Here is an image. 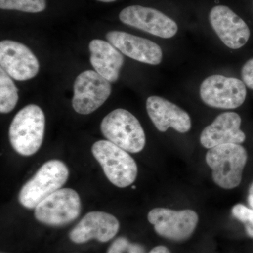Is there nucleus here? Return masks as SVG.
<instances>
[{
	"label": "nucleus",
	"mask_w": 253,
	"mask_h": 253,
	"mask_svg": "<svg viewBox=\"0 0 253 253\" xmlns=\"http://www.w3.org/2000/svg\"><path fill=\"white\" fill-rule=\"evenodd\" d=\"M45 129V116L37 105L25 106L9 126L10 144L18 154L30 156L41 147Z\"/></svg>",
	"instance_id": "f257e3e1"
},
{
	"label": "nucleus",
	"mask_w": 253,
	"mask_h": 253,
	"mask_svg": "<svg viewBox=\"0 0 253 253\" xmlns=\"http://www.w3.org/2000/svg\"><path fill=\"white\" fill-rule=\"evenodd\" d=\"M247 160L246 150L236 144L213 147L206 156V163L212 169L213 181L225 189H234L241 184Z\"/></svg>",
	"instance_id": "f03ea898"
},
{
	"label": "nucleus",
	"mask_w": 253,
	"mask_h": 253,
	"mask_svg": "<svg viewBox=\"0 0 253 253\" xmlns=\"http://www.w3.org/2000/svg\"><path fill=\"white\" fill-rule=\"evenodd\" d=\"M68 176L69 170L65 163L59 160L47 161L23 186L18 196L20 204L28 209H34L43 200L61 189Z\"/></svg>",
	"instance_id": "7ed1b4c3"
},
{
	"label": "nucleus",
	"mask_w": 253,
	"mask_h": 253,
	"mask_svg": "<svg viewBox=\"0 0 253 253\" xmlns=\"http://www.w3.org/2000/svg\"><path fill=\"white\" fill-rule=\"evenodd\" d=\"M103 135L127 152L136 154L144 149L146 136L137 118L126 110L109 113L101 123Z\"/></svg>",
	"instance_id": "20e7f679"
},
{
	"label": "nucleus",
	"mask_w": 253,
	"mask_h": 253,
	"mask_svg": "<svg viewBox=\"0 0 253 253\" xmlns=\"http://www.w3.org/2000/svg\"><path fill=\"white\" fill-rule=\"evenodd\" d=\"M91 151L113 185L125 188L134 182L138 174L137 166L127 151L106 140L95 142Z\"/></svg>",
	"instance_id": "39448f33"
},
{
	"label": "nucleus",
	"mask_w": 253,
	"mask_h": 253,
	"mask_svg": "<svg viewBox=\"0 0 253 253\" xmlns=\"http://www.w3.org/2000/svg\"><path fill=\"white\" fill-rule=\"evenodd\" d=\"M247 91L244 82L236 78L212 75L206 78L200 86V96L210 107L234 109L246 101Z\"/></svg>",
	"instance_id": "423d86ee"
},
{
	"label": "nucleus",
	"mask_w": 253,
	"mask_h": 253,
	"mask_svg": "<svg viewBox=\"0 0 253 253\" xmlns=\"http://www.w3.org/2000/svg\"><path fill=\"white\" fill-rule=\"evenodd\" d=\"M81 208V198L75 190L61 189L35 208V217L46 225L64 226L79 217Z\"/></svg>",
	"instance_id": "0eeeda50"
},
{
	"label": "nucleus",
	"mask_w": 253,
	"mask_h": 253,
	"mask_svg": "<svg viewBox=\"0 0 253 253\" xmlns=\"http://www.w3.org/2000/svg\"><path fill=\"white\" fill-rule=\"evenodd\" d=\"M73 89V108L82 115L94 112L106 102L111 93L110 82L90 70L78 75Z\"/></svg>",
	"instance_id": "6e6552de"
},
{
	"label": "nucleus",
	"mask_w": 253,
	"mask_h": 253,
	"mask_svg": "<svg viewBox=\"0 0 253 253\" xmlns=\"http://www.w3.org/2000/svg\"><path fill=\"white\" fill-rule=\"evenodd\" d=\"M148 220L154 225L158 235L171 241H183L194 232L199 216L191 210L176 211L158 208L150 211Z\"/></svg>",
	"instance_id": "1a4fd4ad"
},
{
	"label": "nucleus",
	"mask_w": 253,
	"mask_h": 253,
	"mask_svg": "<svg viewBox=\"0 0 253 253\" xmlns=\"http://www.w3.org/2000/svg\"><path fill=\"white\" fill-rule=\"evenodd\" d=\"M121 22L159 38H173L178 31V26L172 18L153 8L139 5L127 6L119 14Z\"/></svg>",
	"instance_id": "9d476101"
},
{
	"label": "nucleus",
	"mask_w": 253,
	"mask_h": 253,
	"mask_svg": "<svg viewBox=\"0 0 253 253\" xmlns=\"http://www.w3.org/2000/svg\"><path fill=\"white\" fill-rule=\"evenodd\" d=\"M0 66L18 81L36 77L40 70L39 61L33 51L22 43L10 40L0 42Z\"/></svg>",
	"instance_id": "9b49d317"
},
{
	"label": "nucleus",
	"mask_w": 253,
	"mask_h": 253,
	"mask_svg": "<svg viewBox=\"0 0 253 253\" xmlns=\"http://www.w3.org/2000/svg\"><path fill=\"white\" fill-rule=\"evenodd\" d=\"M209 20L212 29L227 47L239 49L249 41V26L228 6H214L210 12Z\"/></svg>",
	"instance_id": "f8f14e48"
},
{
	"label": "nucleus",
	"mask_w": 253,
	"mask_h": 253,
	"mask_svg": "<svg viewBox=\"0 0 253 253\" xmlns=\"http://www.w3.org/2000/svg\"><path fill=\"white\" fill-rule=\"evenodd\" d=\"M119 228V221L112 214L94 211L87 213L73 228L69 238L77 244H84L92 239L106 243L117 234Z\"/></svg>",
	"instance_id": "ddd939ff"
},
{
	"label": "nucleus",
	"mask_w": 253,
	"mask_h": 253,
	"mask_svg": "<svg viewBox=\"0 0 253 253\" xmlns=\"http://www.w3.org/2000/svg\"><path fill=\"white\" fill-rule=\"evenodd\" d=\"M106 38L122 54L131 59L154 66L162 61L163 51L161 46L146 38L117 31L109 32Z\"/></svg>",
	"instance_id": "4468645a"
},
{
	"label": "nucleus",
	"mask_w": 253,
	"mask_h": 253,
	"mask_svg": "<svg viewBox=\"0 0 253 253\" xmlns=\"http://www.w3.org/2000/svg\"><path fill=\"white\" fill-rule=\"evenodd\" d=\"M146 110L150 119L161 132H165L170 127L181 134L191 129L189 115L177 105L164 98L149 96L146 101Z\"/></svg>",
	"instance_id": "2eb2a0df"
},
{
	"label": "nucleus",
	"mask_w": 253,
	"mask_h": 253,
	"mask_svg": "<svg viewBox=\"0 0 253 253\" xmlns=\"http://www.w3.org/2000/svg\"><path fill=\"white\" fill-rule=\"evenodd\" d=\"M241 118L234 112L221 113L201 132L200 141L206 149L220 145L240 144L246 140V134L241 129Z\"/></svg>",
	"instance_id": "dca6fc26"
},
{
	"label": "nucleus",
	"mask_w": 253,
	"mask_h": 253,
	"mask_svg": "<svg viewBox=\"0 0 253 253\" xmlns=\"http://www.w3.org/2000/svg\"><path fill=\"white\" fill-rule=\"evenodd\" d=\"M90 62L100 76L114 83L119 78L124 57L121 51L109 42L95 39L89 44Z\"/></svg>",
	"instance_id": "f3484780"
},
{
	"label": "nucleus",
	"mask_w": 253,
	"mask_h": 253,
	"mask_svg": "<svg viewBox=\"0 0 253 253\" xmlns=\"http://www.w3.org/2000/svg\"><path fill=\"white\" fill-rule=\"evenodd\" d=\"M18 101V89L13 78L0 68V112L9 113L14 109Z\"/></svg>",
	"instance_id": "a211bd4d"
},
{
	"label": "nucleus",
	"mask_w": 253,
	"mask_h": 253,
	"mask_svg": "<svg viewBox=\"0 0 253 253\" xmlns=\"http://www.w3.org/2000/svg\"><path fill=\"white\" fill-rule=\"evenodd\" d=\"M46 7V0H0V8L26 13H40Z\"/></svg>",
	"instance_id": "6ab92c4d"
},
{
	"label": "nucleus",
	"mask_w": 253,
	"mask_h": 253,
	"mask_svg": "<svg viewBox=\"0 0 253 253\" xmlns=\"http://www.w3.org/2000/svg\"><path fill=\"white\" fill-rule=\"evenodd\" d=\"M231 212L236 219L244 223L248 235L253 238V209L237 204L233 207Z\"/></svg>",
	"instance_id": "aec40b11"
},
{
	"label": "nucleus",
	"mask_w": 253,
	"mask_h": 253,
	"mask_svg": "<svg viewBox=\"0 0 253 253\" xmlns=\"http://www.w3.org/2000/svg\"><path fill=\"white\" fill-rule=\"evenodd\" d=\"M106 253H145V249L141 245L129 242L126 238L118 237L111 244Z\"/></svg>",
	"instance_id": "412c9836"
},
{
	"label": "nucleus",
	"mask_w": 253,
	"mask_h": 253,
	"mask_svg": "<svg viewBox=\"0 0 253 253\" xmlns=\"http://www.w3.org/2000/svg\"><path fill=\"white\" fill-rule=\"evenodd\" d=\"M241 77L246 86L253 90V58L249 60L243 66Z\"/></svg>",
	"instance_id": "4be33fe9"
},
{
	"label": "nucleus",
	"mask_w": 253,
	"mask_h": 253,
	"mask_svg": "<svg viewBox=\"0 0 253 253\" xmlns=\"http://www.w3.org/2000/svg\"><path fill=\"white\" fill-rule=\"evenodd\" d=\"M149 253H170V251L166 246H158L154 248Z\"/></svg>",
	"instance_id": "5701e85b"
},
{
	"label": "nucleus",
	"mask_w": 253,
	"mask_h": 253,
	"mask_svg": "<svg viewBox=\"0 0 253 253\" xmlns=\"http://www.w3.org/2000/svg\"><path fill=\"white\" fill-rule=\"evenodd\" d=\"M248 202L249 206L253 209V181L252 184L250 186L249 190V196H248Z\"/></svg>",
	"instance_id": "b1692460"
},
{
	"label": "nucleus",
	"mask_w": 253,
	"mask_h": 253,
	"mask_svg": "<svg viewBox=\"0 0 253 253\" xmlns=\"http://www.w3.org/2000/svg\"><path fill=\"white\" fill-rule=\"evenodd\" d=\"M97 1H101V2L110 3L113 2V1H116V0H97Z\"/></svg>",
	"instance_id": "393cba45"
},
{
	"label": "nucleus",
	"mask_w": 253,
	"mask_h": 253,
	"mask_svg": "<svg viewBox=\"0 0 253 253\" xmlns=\"http://www.w3.org/2000/svg\"><path fill=\"white\" fill-rule=\"evenodd\" d=\"M131 188H132L133 189H136V186H131Z\"/></svg>",
	"instance_id": "a878e982"
}]
</instances>
